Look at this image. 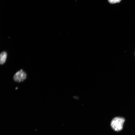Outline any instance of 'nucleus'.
<instances>
[{"mask_svg": "<svg viewBox=\"0 0 135 135\" xmlns=\"http://www.w3.org/2000/svg\"><path fill=\"white\" fill-rule=\"evenodd\" d=\"M125 120L123 118L117 117L112 120L111 123L112 128L116 131H119L122 130Z\"/></svg>", "mask_w": 135, "mask_h": 135, "instance_id": "nucleus-1", "label": "nucleus"}, {"mask_svg": "<svg viewBox=\"0 0 135 135\" xmlns=\"http://www.w3.org/2000/svg\"><path fill=\"white\" fill-rule=\"evenodd\" d=\"M26 74L22 70L17 72L13 77L14 80L20 82L23 81L26 78Z\"/></svg>", "mask_w": 135, "mask_h": 135, "instance_id": "nucleus-2", "label": "nucleus"}, {"mask_svg": "<svg viewBox=\"0 0 135 135\" xmlns=\"http://www.w3.org/2000/svg\"><path fill=\"white\" fill-rule=\"evenodd\" d=\"M7 56V54L6 52H4L1 53L0 56V63L1 64H3L5 63L6 61Z\"/></svg>", "mask_w": 135, "mask_h": 135, "instance_id": "nucleus-3", "label": "nucleus"}, {"mask_svg": "<svg viewBox=\"0 0 135 135\" xmlns=\"http://www.w3.org/2000/svg\"><path fill=\"white\" fill-rule=\"evenodd\" d=\"M109 2L110 3L113 4L116 3H119L121 0H108Z\"/></svg>", "mask_w": 135, "mask_h": 135, "instance_id": "nucleus-4", "label": "nucleus"}]
</instances>
